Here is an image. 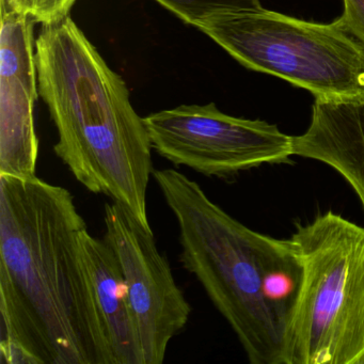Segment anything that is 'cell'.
<instances>
[{
	"mask_svg": "<svg viewBox=\"0 0 364 364\" xmlns=\"http://www.w3.org/2000/svg\"><path fill=\"white\" fill-rule=\"evenodd\" d=\"M72 193L0 176L3 364H114L80 253Z\"/></svg>",
	"mask_w": 364,
	"mask_h": 364,
	"instance_id": "cell-1",
	"label": "cell"
},
{
	"mask_svg": "<svg viewBox=\"0 0 364 364\" xmlns=\"http://www.w3.org/2000/svg\"><path fill=\"white\" fill-rule=\"evenodd\" d=\"M39 95L58 133L57 156L93 193H103L150 227L146 193L154 168L144 118L122 76L71 16L36 39Z\"/></svg>",
	"mask_w": 364,
	"mask_h": 364,
	"instance_id": "cell-2",
	"label": "cell"
},
{
	"mask_svg": "<svg viewBox=\"0 0 364 364\" xmlns=\"http://www.w3.org/2000/svg\"><path fill=\"white\" fill-rule=\"evenodd\" d=\"M176 217L180 261L235 332L251 364H287L302 266L289 240L253 231L176 169H154Z\"/></svg>",
	"mask_w": 364,
	"mask_h": 364,
	"instance_id": "cell-3",
	"label": "cell"
},
{
	"mask_svg": "<svg viewBox=\"0 0 364 364\" xmlns=\"http://www.w3.org/2000/svg\"><path fill=\"white\" fill-rule=\"evenodd\" d=\"M289 242L304 276L287 364H364V228L329 210Z\"/></svg>",
	"mask_w": 364,
	"mask_h": 364,
	"instance_id": "cell-4",
	"label": "cell"
},
{
	"mask_svg": "<svg viewBox=\"0 0 364 364\" xmlns=\"http://www.w3.org/2000/svg\"><path fill=\"white\" fill-rule=\"evenodd\" d=\"M197 28L247 69L287 80L315 99H364V46L336 21L306 22L261 7L220 14Z\"/></svg>",
	"mask_w": 364,
	"mask_h": 364,
	"instance_id": "cell-5",
	"label": "cell"
},
{
	"mask_svg": "<svg viewBox=\"0 0 364 364\" xmlns=\"http://www.w3.org/2000/svg\"><path fill=\"white\" fill-rule=\"evenodd\" d=\"M144 120L157 154L208 178H231L294 156L293 137L277 125L229 116L214 103L181 105Z\"/></svg>",
	"mask_w": 364,
	"mask_h": 364,
	"instance_id": "cell-6",
	"label": "cell"
},
{
	"mask_svg": "<svg viewBox=\"0 0 364 364\" xmlns=\"http://www.w3.org/2000/svg\"><path fill=\"white\" fill-rule=\"evenodd\" d=\"M105 242L118 257L135 315L144 364H161L168 345L189 321L191 306L178 287L152 229L122 204H105Z\"/></svg>",
	"mask_w": 364,
	"mask_h": 364,
	"instance_id": "cell-7",
	"label": "cell"
},
{
	"mask_svg": "<svg viewBox=\"0 0 364 364\" xmlns=\"http://www.w3.org/2000/svg\"><path fill=\"white\" fill-rule=\"evenodd\" d=\"M35 21L1 6L0 31V176H37L39 139L35 104L39 95Z\"/></svg>",
	"mask_w": 364,
	"mask_h": 364,
	"instance_id": "cell-8",
	"label": "cell"
},
{
	"mask_svg": "<svg viewBox=\"0 0 364 364\" xmlns=\"http://www.w3.org/2000/svg\"><path fill=\"white\" fill-rule=\"evenodd\" d=\"M293 153L336 170L355 191L364 210V99H315L308 129L293 137Z\"/></svg>",
	"mask_w": 364,
	"mask_h": 364,
	"instance_id": "cell-9",
	"label": "cell"
},
{
	"mask_svg": "<svg viewBox=\"0 0 364 364\" xmlns=\"http://www.w3.org/2000/svg\"><path fill=\"white\" fill-rule=\"evenodd\" d=\"M80 245L114 364H144L137 323L116 253L104 238L91 235L88 228L80 233Z\"/></svg>",
	"mask_w": 364,
	"mask_h": 364,
	"instance_id": "cell-10",
	"label": "cell"
},
{
	"mask_svg": "<svg viewBox=\"0 0 364 364\" xmlns=\"http://www.w3.org/2000/svg\"><path fill=\"white\" fill-rule=\"evenodd\" d=\"M178 18L197 27L220 14L247 11L262 7L261 0H154Z\"/></svg>",
	"mask_w": 364,
	"mask_h": 364,
	"instance_id": "cell-11",
	"label": "cell"
},
{
	"mask_svg": "<svg viewBox=\"0 0 364 364\" xmlns=\"http://www.w3.org/2000/svg\"><path fill=\"white\" fill-rule=\"evenodd\" d=\"M77 0H1V5L33 18L43 26H52L69 18Z\"/></svg>",
	"mask_w": 364,
	"mask_h": 364,
	"instance_id": "cell-12",
	"label": "cell"
},
{
	"mask_svg": "<svg viewBox=\"0 0 364 364\" xmlns=\"http://www.w3.org/2000/svg\"><path fill=\"white\" fill-rule=\"evenodd\" d=\"M344 10L336 23L364 46V0H343Z\"/></svg>",
	"mask_w": 364,
	"mask_h": 364,
	"instance_id": "cell-13",
	"label": "cell"
}]
</instances>
